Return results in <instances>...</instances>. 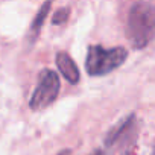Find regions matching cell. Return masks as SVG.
<instances>
[{
	"mask_svg": "<svg viewBox=\"0 0 155 155\" xmlns=\"http://www.w3.org/2000/svg\"><path fill=\"white\" fill-rule=\"evenodd\" d=\"M155 32V6L150 2H135L131 5L125 34L135 50L144 49L153 38Z\"/></svg>",
	"mask_w": 155,
	"mask_h": 155,
	"instance_id": "6da1fadb",
	"label": "cell"
},
{
	"mask_svg": "<svg viewBox=\"0 0 155 155\" xmlns=\"http://www.w3.org/2000/svg\"><path fill=\"white\" fill-rule=\"evenodd\" d=\"M128 58L125 47L105 49L102 46H90L85 59V70L90 76H104L119 68Z\"/></svg>",
	"mask_w": 155,
	"mask_h": 155,
	"instance_id": "7a4b0ae2",
	"label": "cell"
},
{
	"mask_svg": "<svg viewBox=\"0 0 155 155\" xmlns=\"http://www.w3.org/2000/svg\"><path fill=\"white\" fill-rule=\"evenodd\" d=\"M61 84H59V78L58 73H55L50 68H44L40 73V79H38V85L34 90L31 101H29V107L31 110L37 111L41 108H46L49 105H52L59 93Z\"/></svg>",
	"mask_w": 155,
	"mask_h": 155,
	"instance_id": "3957f363",
	"label": "cell"
},
{
	"mask_svg": "<svg viewBox=\"0 0 155 155\" xmlns=\"http://www.w3.org/2000/svg\"><path fill=\"white\" fill-rule=\"evenodd\" d=\"M135 125V116L129 114L125 119H122L117 125H114L105 135V141L104 144L107 147H113L116 143H119L123 138H129L132 134V128Z\"/></svg>",
	"mask_w": 155,
	"mask_h": 155,
	"instance_id": "277c9868",
	"label": "cell"
},
{
	"mask_svg": "<svg viewBox=\"0 0 155 155\" xmlns=\"http://www.w3.org/2000/svg\"><path fill=\"white\" fill-rule=\"evenodd\" d=\"M55 62H56L59 73L65 78L67 82H70V84L79 82V79H81L79 68H78L76 62L73 61V58L67 52H58L56 56H55Z\"/></svg>",
	"mask_w": 155,
	"mask_h": 155,
	"instance_id": "5b68a950",
	"label": "cell"
},
{
	"mask_svg": "<svg viewBox=\"0 0 155 155\" xmlns=\"http://www.w3.org/2000/svg\"><path fill=\"white\" fill-rule=\"evenodd\" d=\"M50 8H52V2L43 3L41 8L38 9L37 15L34 17V20H32V23H31V28H29V34H28L31 44L35 43V40H37V37H38V34H40V31H41V28H43V25H44V21H46V18H47V15H49V12H50Z\"/></svg>",
	"mask_w": 155,
	"mask_h": 155,
	"instance_id": "8992f818",
	"label": "cell"
},
{
	"mask_svg": "<svg viewBox=\"0 0 155 155\" xmlns=\"http://www.w3.org/2000/svg\"><path fill=\"white\" fill-rule=\"evenodd\" d=\"M68 17H70V8L62 6V8H59V9L53 14V17H52V25H55V26L64 25V23L68 20Z\"/></svg>",
	"mask_w": 155,
	"mask_h": 155,
	"instance_id": "52a82bcc",
	"label": "cell"
},
{
	"mask_svg": "<svg viewBox=\"0 0 155 155\" xmlns=\"http://www.w3.org/2000/svg\"><path fill=\"white\" fill-rule=\"evenodd\" d=\"M122 155H132V153H131V147H126V149L123 150V153H122Z\"/></svg>",
	"mask_w": 155,
	"mask_h": 155,
	"instance_id": "ba28073f",
	"label": "cell"
},
{
	"mask_svg": "<svg viewBox=\"0 0 155 155\" xmlns=\"http://www.w3.org/2000/svg\"><path fill=\"white\" fill-rule=\"evenodd\" d=\"M68 153H70V149H64V150H62V152H59L58 155H68Z\"/></svg>",
	"mask_w": 155,
	"mask_h": 155,
	"instance_id": "9c48e42d",
	"label": "cell"
},
{
	"mask_svg": "<svg viewBox=\"0 0 155 155\" xmlns=\"http://www.w3.org/2000/svg\"><path fill=\"white\" fill-rule=\"evenodd\" d=\"M90 155H102V150H101V149H96V150H94V152H91Z\"/></svg>",
	"mask_w": 155,
	"mask_h": 155,
	"instance_id": "30bf717a",
	"label": "cell"
}]
</instances>
